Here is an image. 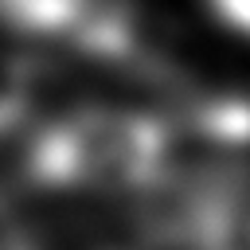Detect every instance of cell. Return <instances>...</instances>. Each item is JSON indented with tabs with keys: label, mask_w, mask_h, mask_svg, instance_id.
<instances>
[{
	"label": "cell",
	"mask_w": 250,
	"mask_h": 250,
	"mask_svg": "<svg viewBox=\"0 0 250 250\" xmlns=\"http://www.w3.org/2000/svg\"><path fill=\"white\" fill-rule=\"evenodd\" d=\"M168 125L129 109H78L43 129L27 152V176L78 191H141L156 180Z\"/></svg>",
	"instance_id": "6da1fadb"
},
{
	"label": "cell",
	"mask_w": 250,
	"mask_h": 250,
	"mask_svg": "<svg viewBox=\"0 0 250 250\" xmlns=\"http://www.w3.org/2000/svg\"><path fill=\"white\" fill-rule=\"evenodd\" d=\"M195 238L199 250H250V180L234 172L207 191Z\"/></svg>",
	"instance_id": "7a4b0ae2"
},
{
	"label": "cell",
	"mask_w": 250,
	"mask_h": 250,
	"mask_svg": "<svg viewBox=\"0 0 250 250\" xmlns=\"http://www.w3.org/2000/svg\"><path fill=\"white\" fill-rule=\"evenodd\" d=\"M0 250H35L31 234L20 227V219L0 203Z\"/></svg>",
	"instance_id": "3957f363"
},
{
	"label": "cell",
	"mask_w": 250,
	"mask_h": 250,
	"mask_svg": "<svg viewBox=\"0 0 250 250\" xmlns=\"http://www.w3.org/2000/svg\"><path fill=\"white\" fill-rule=\"evenodd\" d=\"M215 8L227 23H234L238 31L250 35V0H215Z\"/></svg>",
	"instance_id": "277c9868"
}]
</instances>
